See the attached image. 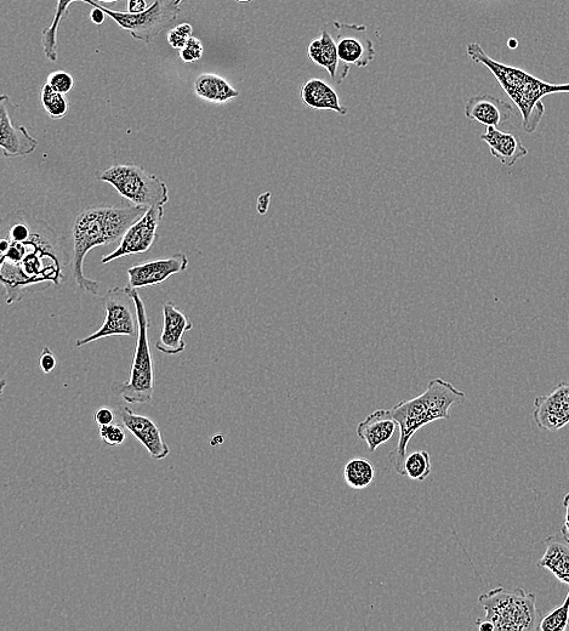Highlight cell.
<instances>
[{
  "label": "cell",
  "mask_w": 569,
  "mask_h": 631,
  "mask_svg": "<svg viewBox=\"0 0 569 631\" xmlns=\"http://www.w3.org/2000/svg\"><path fill=\"white\" fill-rule=\"evenodd\" d=\"M0 252L2 282L9 305L24 297L28 289L39 283L60 286L65 278L67 257L59 237L44 221L34 219L31 236L25 241L16 242L3 237Z\"/></svg>",
  "instance_id": "6da1fadb"
},
{
  "label": "cell",
  "mask_w": 569,
  "mask_h": 631,
  "mask_svg": "<svg viewBox=\"0 0 569 631\" xmlns=\"http://www.w3.org/2000/svg\"><path fill=\"white\" fill-rule=\"evenodd\" d=\"M147 209L133 204L129 207H89L77 215L72 226L71 272L83 293L98 295L101 287L100 282L84 274L87 255L96 247L121 241L124 233Z\"/></svg>",
  "instance_id": "7a4b0ae2"
},
{
  "label": "cell",
  "mask_w": 569,
  "mask_h": 631,
  "mask_svg": "<svg viewBox=\"0 0 569 631\" xmlns=\"http://www.w3.org/2000/svg\"><path fill=\"white\" fill-rule=\"evenodd\" d=\"M466 400V394L458 390L452 383L445 379L436 378L430 380L428 389L415 399L398 403L391 408L392 417L400 428L395 451L389 453L392 468L398 475L406 476L405 463L408 443L424 426L436 422V420L451 418V409L462 405Z\"/></svg>",
  "instance_id": "3957f363"
},
{
  "label": "cell",
  "mask_w": 569,
  "mask_h": 631,
  "mask_svg": "<svg viewBox=\"0 0 569 631\" xmlns=\"http://www.w3.org/2000/svg\"><path fill=\"white\" fill-rule=\"evenodd\" d=\"M468 54L476 64L486 66L497 79L500 87L514 102L522 116V128L526 133L536 132L542 122L545 106L543 98L551 94H569V83L550 84L528 75L520 68L500 64L489 58L480 44L468 45Z\"/></svg>",
  "instance_id": "277c9868"
},
{
  "label": "cell",
  "mask_w": 569,
  "mask_h": 631,
  "mask_svg": "<svg viewBox=\"0 0 569 631\" xmlns=\"http://www.w3.org/2000/svg\"><path fill=\"white\" fill-rule=\"evenodd\" d=\"M479 602L486 612L483 619L491 622L497 631L539 630L543 621L537 596L521 588L498 587L480 595Z\"/></svg>",
  "instance_id": "5b68a950"
},
{
  "label": "cell",
  "mask_w": 569,
  "mask_h": 631,
  "mask_svg": "<svg viewBox=\"0 0 569 631\" xmlns=\"http://www.w3.org/2000/svg\"><path fill=\"white\" fill-rule=\"evenodd\" d=\"M135 303L138 316L139 333L136 337L132 372L127 382L118 385L116 392L127 403H149L155 394V365L150 346V322L147 317L146 306L138 289L127 287Z\"/></svg>",
  "instance_id": "8992f818"
},
{
  "label": "cell",
  "mask_w": 569,
  "mask_h": 631,
  "mask_svg": "<svg viewBox=\"0 0 569 631\" xmlns=\"http://www.w3.org/2000/svg\"><path fill=\"white\" fill-rule=\"evenodd\" d=\"M98 179L136 207L151 208L169 202L167 184L135 164H115L100 173Z\"/></svg>",
  "instance_id": "52a82bcc"
},
{
  "label": "cell",
  "mask_w": 569,
  "mask_h": 631,
  "mask_svg": "<svg viewBox=\"0 0 569 631\" xmlns=\"http://www.w3.org/2000/svg\"><path fill=\"white\" fill-rule=\"evenodd\" d=\"M182 0H155L149 9L139 14L123 13L100 5L107 16H110L123 30L130 33L136 41L146 44L152 42L159 33L172 27L181 13Z\"/></svg>",
  "instance_id": "ba28073f"
},
{
  "label": "cell",
  "mask_w": 569,
  "mask_h": 631,
  "mask_svg": "<svg viewBox=\"0 0 569 631\" xmlns=\"http://www.w3.org/2000/svg\"><path fill=\"white\" fill-rule=\"evenodd\" d=\"M105 322L87 338L77 339L76 348L108 337H138L139 322L134 299L127 287L108 289L104 297Z\"/></svg>",
  "instance_id": "9c48e42d"
},
{
  "label": "cell",
  "mask_w": 569,
  "mask_h": 631,
  "mask_svg": "<svg viewBox=\"0 0 569 631\" xmlns=\"http://www.w3.org/2000/svg\"><path fill=\"white\" fill-rule=\"evenodd\" d=\"M545 553L537 562L539 568H545L563 584L569 585V536L561 530L544 540ZM569 624V595L563 604L540 623L542 631H563Z\"/></svg>",
  "instance_id": "30bf717a"
},
{
  "label": "cell",
  "mask_w": 569,
  "mask_h": 631,
  "mask_svg": "<svg viewBox=\"0 0 569 631\" xmlns=\"http://www.w3.org/2000/svg\"><path fill=\"white\" fill-rule=\"evenodd\" d=\"M163 218L164 206L147 209L146 213L124 233L119 246L112 253L105 255L101 263L106 265L129 255L149 252L158 240V227Z\"/></svg>",
  "instance_id": "8fae6325"
},
{
  "label": "cell",
  "mask_w": 569,
  "mask_h": 631,
  "mask_svg": "<svg viewBox=\"0 0 569 631\" xmlns=\"http://www.w3.org/2000/svg\"><path fill=\"white\" fill-rule=\"evenodd\" d=\"M14 106L10 96L0 99V146L7 158L30 156L37 150L39 142L28 133L24 125L16 127L13 123Z\"/></svg>",
  "instance_id": "7c38bea8"
},
{
  "label": "cell",
  "mask_w": 569,
  "mask_h": 631,
  "mask_svg": "<svg viewBox=\"0 0 569 631\" xmlns=\"http://www.w3.org/2000/svg\"><path fill=\"white\" fill-rule=\"evenodd\" d=\"M533 419L538 428L556 432L569 424V382L556 385L548 395L533 402Z\"/></svg>",
  "instance_id": "4fadbf2b"
},
{
  "label": "cell",
  "mask_w": 569,
  "mask_h": 631,
  "mask_svg": "<svg viewBox=\"0 0 569 631\" xmlns=\"http://www.w3.org/2000/svg\"><path fill=\"white\" fill-rule=\"evenodd\" d=\"M189 267V258L184 253H176L169 258L145 261L128 269L129 287L140 289L157 286L170 277L182 274Z\"/></svg>",
  "instance_id": "5bb4252c"
},
{
  "label": "cell",
  "mask_w": 569,
  "mask_h": 631,
  "mask_svg": "<svg viewBox=\"0 0 569 631\" xmlns=\"http://www.w3.org/2000/svg\"><path fill=\"white\" fill-rule=\"evenodd\" d=\"M337 48L339 60L344 62L349 71L350 66L366 67L374 60L375 50L373 42L367 37L366 27L338 24Z\"/></svg>",
  "instance_id": "9a60e30c"
},
{
  "label": "cell",
  "mask_w": 569,
  "mask_h": 631,
  "mask_svg": "<svg viewBox=\"0 0 569 631\" xmlns=\"http://www.w3.org/2000/svg\"><path fill=\"white\" fill-rule=\"evenodd\" d=\"M119 417L124 428L132 432L135 439L140 441L149 452L151 458L162 460L169 456L168 443L164 441L161 429L151 418L135 414L128 407H121Z\"/></svg>",
  "instance_id": "2e32d148"
},
{
  "label": "cell",
  "mask_w": 569,
  "mask_h": 631,
  "mask_svg": "<svg viewBox=\"0 0 569 631\" xmlns=\"http://www.w3.org/2000/svg\"><path fill=\"white\" fill-rule=\"evenodd\" d=\"M163 328L161 337L157 341V350L165 355H179L186 349L184 335L192 331L193 323L184 312L173 303H163Z\"/></svg>",
  "instance_id": "e0dca14e"
},
{
  "label": "cell",
  "mask_w": 569,
  "mask_h": 631,
  "mask_svg": "<svg viewBox=\"0 0 569 631\" xmlns=\"http://www.w3.org/2000/svg\"><path fill=\"white\" fill-rule=\"evenodd\" d=\"M512 112H514V107L509 102L488 94L474 96L466 102L465 106V117L486 127H500L509 121Z\"/></svg>",
  "instance_id": "ac0fdd59"
},
{
  "label": "cell",
  "mask_w": 569,
  "mask_h": 631,
  "mask_svg": "<svg viewBox=\"0 0 569 631\" xmlns=\"http://www.w3.org/2000/svg\"><path fill=\"white\" fill-rule=\"evenodd\" d=\"M397 422L390 409H378L357 426V436L367 443L369 451L375 452L395 435Z\"/></svg>",
  "instance_id": "d6986e66"
},
{
  "label": "cell",
  "mask_w": 569,
  "mask_h": 631,
  "mask_svg": "<svg viewBox=\"0 0 569 631\" xmlns=\"http://www.w3.org/2000/svg\"><path fill=\"white\" fill-rule=\"evenodd\" d=\"M480 138L488 145L491 155L505 167H514L520 159L528 155V150L517 136L498 128L487 127Z\"/></svg>",
  "instance_id": "ffe728a7"
},
{
  "label": "cell",
  "mask_w": 569,
  "mask_h": 631,
  "mask_svg": "<svg viewBox=\"0 0 569 631\" xmlns=\"http://www.w3.org/2000/svg\"><path fill=\"white\" fill-rule=\"evenodd\" d=\"M301 101L312 110L333 111L347 115V108L340 104L337 92L321 79H311L301 88Z\"/></svg>",
  "instance_id": "44dd1931"
},
{
  "label": "cell",
  "mask_w": 569,
  "mask_h": 631,
  "mask_svg": "<svg viewBox=\"0 0 569 631\" xmlns=\"http://www.w3.org/2000/svg\"><path fill=\"white\" fill-rule=\"evenodd\" d=\"M196 94L210 104H226L240 96V92L232 87L225 78L214 73H203L193 84Z\"/></svg>",
  "instance_id": "7402d4cb"
},
{
  "label": "cell",
  "mask_w": 569,
  "mask_h": 631,
  "mask_svg": "<svg viewBox=\"0 0 569 631\" xmlns=\"http://www.w3.org/2000/svg\"><path fill=\"white\" fill-rule=\"evenodd\" d=\"M309 56L318 66L327 70L330 77H337L339 54L337 43L327 30L322 31L321 37L314 39L309 45Z\"/></svg>",
  "instance_id": "603a6c76"
},
{
  "label": "cell",
  "mask_w": 569,
  "mask_h": 631,
  "mask_svg": "<svg viewBox=\"0 0 569 631\" xmlns=\"http://www.w3.org/2000/svg\"><path fill=\"white\" fill-rule=\"evenodd\" d=\"M344 479L352 490H366L375 480V466L367 459H351L345 465Z\"/></svg>",
  "instance_id": "cb8c5ba5"
},
{
  "label": "cell",
  "mask_w": 569,
  "mask_h": 631,
  "mask_svg": "<svg viewBox=\"0 0 569 631\" xmlns=\"http://www.w3.org/2000/svg\"><path fill=\"white\" fill-rule=\"evenodd\" d=\"M75 2H84V0H58L53 22L42 33L44 54L51 62L58 60V32L61 21L67 16L68 7Z\"/></svg>",
  "instance_id": "d4e9b609"
},
{
  "label": "cell",
  "mask_w": 569,
  "mask_h": 631,
  "mask_svg": "<svg viewBox=\"0 0 569 631\" xmlns=\"http://www.w3.org/2000/svg\"><path fill=\"white\" fill-rule=\"evenodd\" d=\"M41 100L45 112L51 119H62L70 110V104L65 95L56 92L48 83L42 89Z\"/></svg>",
  "instance_id": "484cf974"
},
{
  "label": "cell",
  "mask_w": 569,
  "mask_h": 631,
  "mask_svg": "<svg viewBox=\"0 0 569 631\" xmlns=\"http://www.w3.org/2000/svg\"><path fill=\"white\" fill-rule=\"evenodd\" d=\"M431 458L426 451H417L409 454L405 463V474L414 481H425L431 474Z\"/></svg>",
  "instance_id": "4316f807"
},
{
  "label": "cell",
  "mask_w": 569,
  "mask_h": 631,
  "mask_svg": "<svg viewBox=\"0 0 569 631\" xmlns=\"http://www.w3.org/2000/svg\"><path fill=\"white\" fill-rule=\"evenodd\" d=\"M193 28L190 24H181L170 30L168 33V43L170 47L181 50L192 38Z\"/></svg>",
  "instance_id": "83f0119b"
},
{
  "label": "cell",
  "mask_w": 569,
  "mask_h": 631,
  "mask_svg": "<svg viewBox=\"0 0 569 631\" xmlns=\"http://www.w3.org/2000/svg\"><path fill=\"white\" fill-rule=\"evenodd\" d=\"M100 437L108 446H121L125 441V431L122 426L118 424L101 426Z\"/></svg>",
  "instance_id": "f1b7e54d"
},
{
  "label": "cell",
  "mask_w": 569,
  "mask_h": 631,
  "mask_svg": "<svg viewBox=\"0 0 569 631\" xmlns=\"http://www.w3.org/2000/svg\"><path fill=\"white\" fill-rule=\"evenodd\" d=\"M47 83L51 88L56 90V92L64 95L70 93L73 88V84H75L70 73L65 71H56L51 73L48 77Z\"/></svg>",
  "instance_id": "f546056e"
},
{
  "label": "cell",
  "mask_w": 569,
  "mask_h": 631,
  "mask_svg": "<svg viewBox=\"0 0 569 631\" xmlns=\"http://www.w3.org/2000/svg\"><path fill=\"white\" fill-rule=\"evenodd\" d=\"M180 59L184 62H195L202 59L203 44L197 38H191L184 48L179 50Z\"/></svg>",
  "instance_id": "4dcf8cb0"
},
{
  "label": "cell",
  "mask_w": 569,
  "mask_h": 631,
  "mask_svg": "<svg viewBox=\"0 0 569 631\" xmlns=\"http://www.w3.org/2000/svg\"><path fill=\"white\" fill-rule=\"evenodd\" d=\"M39 366H41V369L45 374L53 372L56 367V357L48 346H45L41 357H39Z\"/></svg>",
  "instance_id": "1f68e13d"
},
{
  "label": "cell",
  "mask_w": 569,
  "mask_h": 631,
  "mask_svg": "<svg viewBox=\"0 0 569 631\" xmlns=\"http://www.w3.org/2000/svg\"><path fill=\"white\" fill-rule=\"evenodd\" d=\"M113 420H115V412H113L110 407H100L98 411L94 413V422L99 428L113 424Z\"/></svg>",
  "instance_id": "d6a6232c"
},
{
  "label": "cell",
  "mask_w": 569,
  "mask_h": 631,
  "mask_svg": "<svg viewBox=\"0 0 569 631\" xmlns=\"http://www.w3.org/2000/svg\"><path fill=\"white\" fill-rule=\"evenodd\" d=\"M84 3H88L93 7V11H91L90 19L94 22L95 25H102L106 19V13L101 9L100 4L95 2V0H84Z\"/></svg>",
  "instance_id": "836d02e7"
},
{
  "label": "cell",
  "mask_w": 569,
  "mask_h": 631,
  "mask_svg": "<svg viewBox=\"0 0 569 631\" xmlns=\"http://www.w3.org/2000/svg\"><path fill=\"white\" fill-rule=\"evenodd\" d=\"M149 9L146 0H128V13L139 14Z\"/></svg>",
  "instance_id": "e575fe53"
},
{
  "label": "cell",
  "mask_w": 569,
  "mask_h": 631,
  "mask_svg": "<svg viewBox=\"0 0 569 631\" xmlns=\"http://www.w3.org/2000/svg\"><path fill=\"white\" fill-rule=\"evenodd\" d=\"M270 201H271V193L270 192H266V193H264V195H261L259 197V200H258V210H260L261 207L264 206V214H266L267 209H269Z\"/></svg>",
  "instance_id": "d590c367"
},
{
  "label": "cell",
  "mask_w": 569,
  "mask_h": 631,
  "mask_svg": "<svg viewBox=\"0 0 569 631\" xmlns=\"http://www.w3.org/2000/svg\"><path fill=\"white\" fill-rule=\"evenodd\" d=\"M563 508L566 510V521L565 526H563L562 530L565 531L569 536V493L566 494V497L563 498Z\"/></svg>",
  "instance_id": "8d00e7d4"
},
{
  "label": "cell",
  "mask_w": 569,
  "mask_h": 631,
  "mask_svg": "<svg viewBox=\"0 0 569 631\" xmlns=\"http://www.w3.org/2000/svg\"><path fill=\"white\" fill-rule=\"evenodd\" d=\"M477 628L481 631H494V625L491 622L486 621V619H477L476 621Z\"/></svg>",
  "instance_id": "74e56055"
},
{
  "label": "cell",
  "mask_w": 569,
  "mask_h": 631,
  "mask_svg": "<svg viewBox=\"0 0 569 631\" xmlns=\"http://www.w3.org/2000/svg\"><path fill=\"white\" fill-rule=\"evenodd\" d=\"M225 441V437L218 435L213 437L212 441H210V443H212V446H219L221 445V443H223Z\"/></svg>",
  "instance_id": "f35d334b"
},
{
  "label": "cell",
  "mask_w": 569,
  "mask_h": 631,
  "mask_svg": "<svg viewBox=\"0 0 569 631\" xmlns=\"http://www.w3.org/2000/svg\"><path fill=\"white\" fill-rule=\"evenodd\" d=\"M95 2L116 3V2H119V0H95Z\"/></svg>",
  "instance_id": "ab89813d"
},
{
  "label": "cell",
  "mask_w": 569,
  "mask_h": 631,
  "mask_svg": "<svg viewBox=\"0 0 569 631\" xmlns=\"http://www.w3.org/2000/svg\"><path fill=\"white\" fill-rule=\"evenodd\" d=\"M509 45H510V47L515 48V47H516V45H517V43H516V42H514V41H512V39H511V41H510Z\"/></svg>",
  "instance_id": "60d3db41"
},
{
  "label": "cell",
  "mask_w": 569,
  "mask_h": 631,
  "mask_svg": "<svg viewBox=\"0 0 569 631\" xmlns=\"http://www.w3.org/2000/svg\"><path fill=\"white\" fill-rule=\"evenodd\" d=\"M236 2H238V3H249V2H252V0H236Z\"/></svg>",
  "instance_id": "b9f144b4"
}]
</instances>
